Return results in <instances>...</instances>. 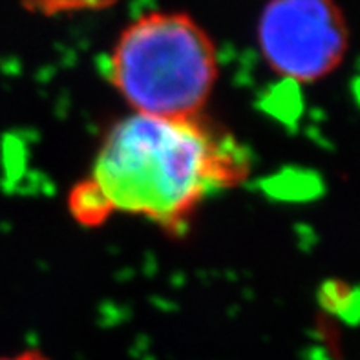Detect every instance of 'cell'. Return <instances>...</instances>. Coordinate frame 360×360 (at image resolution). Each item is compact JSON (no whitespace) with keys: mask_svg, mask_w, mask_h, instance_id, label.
I'll return each mask as SVG.
<instances>
[{"mask_svg":"<svg viewBox=\"0 0 360 360\" xmlns=\"http://www.w3.org/2000/svg\"><path fill=\"white\" fill-rule=\"evenodd\" d=\"M349 24L337 0H267L256 24L262 57L300 84L329 77L349 51Z\"/></svg>","mask_w":360,"mask_h":360,"instance_id":"obj_3","label":"cell"},{"mask_svg":"<svg viewBox=\"0 0 360 360\" xmlns=\"http://www.w3.org/2000/svg\"><path fill=\"white\" fill-rule=\"evenodd\" d=\"M106 73L136 114L194 117L218 82V50L185 11H148L119 33Z\"/></svg>","mask_w":360,"mask_h":360,"instance_id":"obj_2","label":"cell"},{"mask_svg":"<svg viewBox=\"0 0 360 360\" xmlns=\"http://www.w3.org/2000/svg\"><path fill=\"white\" fill-rule=\"evenodd\" d=\"M0 360H51V359L50 356H46L44 353L37 352V349H26V352L17 353V355L0 356Z\"/></svg>","mask_w":360,"mask_h":360,"instance_id":"obj_4","label":"cell"},{"mask_svg":"<svg viewBox=\"0 0 360 360\" xmlns=\"http://www.w3.org/2000/svg\"><path fill=\"white\" fill-rule=\"evenodd\" d=\"M249 174L245 146L203 114H132L110 128L91 174L70 192L68 209L84 227L121 212L181 234L207 198L238 187Z\"/></svg>","mask_w":360,"mask_h":360,"instance_id":"obj_1","label":"cell"}]
</instances>
